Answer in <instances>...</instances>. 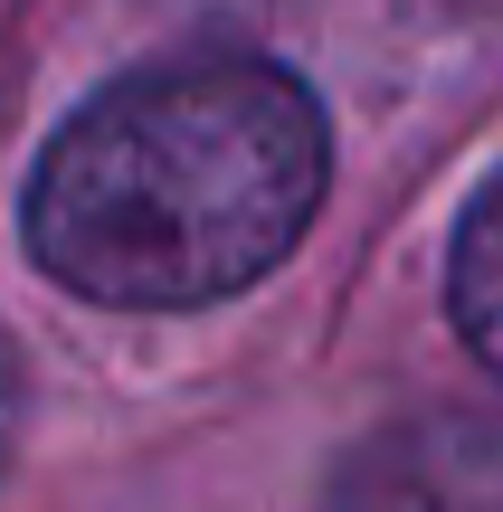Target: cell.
<instances>
[{
  "label": "cell",
  "mask_w": 503,
  "mask_h": 512,
  "mask_svg": "<svg viewBox=\"0 0 503 512\" xmlns=\"http://www.w3.org/2000/svg\"><path fill=\"white\" fill-rule=\"evenodd\" d=\"M333 181L323 105L266 57H171L57 124L29 256L114 313H190L276 275Z\"/></svg>",
  "instance_id": "6da1fadb"
},
{
  "label": "cell",
  "mask_w": 503,
  "mask_h": 512,
  "mask_svg": "<svg viewBox=\"0 0 503 512\" xmlns=\"http://www.w3.org/2000/svg\"><path fill=\"white\" fill-rule=\"evenodd\" d=\"M10 418H19V361H10V342H0V446H10Z\"/></svg>",
  "instance_id": "277c9868"
},
{
  "label": "cell",
  "mask_w": 503,
  "mask_h": 512,
  "mask_svg": "<svg viewBox=\"0 0 503 512\" xmlns=\"http://www.w3.org/2000/svg\"><path fill=\"white\" fill-rule=\"evenodd\" d=\"M314 512H503V408H418L333 465Z\"/></svg>",
  "instance_id": "7a4b0ae2"
},
{
  "label": "cell",
  "mask_w": 503,
  "mask_h": 512,
  "mask_svg": "<svg viewBox=\"0 0 503 512\" xmlns=\"http://www.w3.org/2000/svg\"><path fill=\"white\" fill-rule=\"evenodd\" d=\"M447 313L466 332V351L503 380V171L466 200L456 219V256H447Z\"/></svg>",
  "instance_id": "3957f363"
}]
</instances>
